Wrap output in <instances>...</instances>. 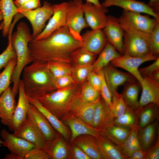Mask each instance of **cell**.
I'll return each mask as SVG.
<instances>
[{"label":"cell","mask_w":159,"mask_h":159,"mask_svg":"<svg viewBox=\"0 0 159 159\" xmlns=\"http://www.w3.org/2000/svg\"><path fill=\"white\" fill-rule=\"evenodd\" d=\"M82 41L73 36L67 26H64L55 31L46 39H32L28 46L34 60L68 63L71 61V53L82 47Z\"/></svg>","instance_id":"6da1fadb"},{"label":"cell","mask_w":159,"mask_h":159,"mask_svg":"<svg viewBox=\"0 0 159 159\" xmlns=\"http://www.w3.org/2000/svg\"><path fill=\"white\" fill-rule=\"evenodd\" d=\"M24 91L28 98L39 97L57 89L55 78L47 65V62L34 60L23 70L22 79Z\"/></svg>","instance_id":"7a4b0ae2"},{"label":"cell","mask_w":159,"mask_h":159,"mask_svg":"<svg viewBox=\"0 0 159 159\" xmlns=\"http://www.w3.org/2000/svg\"><path fill=\"white\" fill-rule=\"evenodd\" d=\"M32 39V34L27 24L24 21L19 23L16 31L11 34V44L16 58V64L11 79V82L13 83L11 89L15 97L19 93L20 77L23 69L34 61L28 46L29 42Z\"/></svg>","instance_id":"3957f363"},{"label":"cell","mask_w":159,"mask_h":159,"mask_svg":"<svg viewBox=\"0 0 159 159\" xmlns=\"http://www.w3.org/2000/svg\"><path fill=\"white\" fill-rule=\"evenodd\" d=\"M41 96L38 100L59 120L70 112L80 97V92L72 87L57 89Z\"/></svg>","instance_id":"277c9868"},{"label":"cell","mask_w":159,"mask_h":159,"mask_svg":"<svg viewBox=\"0 0 159 159\" xmlns=\"http://www.w3.org/2000/svg\"><path fill=\"white\" fill-rule=\"evenodd\" d=\"M119 22L124 31L135 30L150 34L159 22L155 18L140 13L123 10L118 18Z\"/></svg>","instance_id":"5b68a950"},{"label":"cell","mask_w":159,"mask_h":159,"mask_svg":"<svg viewBox=\"0 0 159 159\" xmlns=\"http://www.w3.org/2000/svg\"><path fill=\"white\" fill-rule=\"evenodd\" d=\"M150 34L130 30L124 31L123 54L135 57L149 54L148 42Z\"/></svg>","instance_id":"8992f818"},{"label":"cell","mask_w":159,"mask_h":159,"mask_svg":"<svg viewBox=\"0 0 159 159\" xmlns=\"http://www.w3.org/2000/svg\"><path fill=\"white\" fill-rule=\"evenodd\" d=\"M83 4L82 0H70L66 8V26L74 37L82 41L81 31L89 26L84 17Z\"/></svg>","instance_id":"52a82bcc"},{"label":"cell","mask_w":159,"mask_h":159,"mask_svg":"<svg viewBox=\"0 0 159 159\" xmlns=\"http://www.w3.org/2000/svg\"><path fill=\"white\" fill-rule=\"evenodd\" d=\"M19 13L26 17L30 22L33 29L32 36L34 39L43 30L46 22L52 17L53 11L51 4L44 1L42 6L33 10L21 11Z\"/></svg>","instance_id":"ba28073f"},{"label":"cell","mask_w":159,"mask_h":159,"mask_svg":"<svg viewBox=\"0 0 159 159\" xmlns=\"http://www.w3.org/2000/svg\"><path fill=\"white\" fill-rule=\"evenodd\" d=\"M12 134L32 143L36 148L45 149L47 141L28 112L26 119Z\"/></svg>","instance_id":"9c48e42d"},{"label":"cell","mask_w":159,"mask_h":159,"mask_svg":"<svg viewBox=\"0 0 159 159\" xmlns=\"http://www.w3.org/2000/svg\"><path fill=\"white\" fill-rule=\"evenodd\" d=\"M159 56L150 54L142 57H132L123 54L118 58L115 59L111 62L115 67L123 68L131 74L139 82L143 80V77L139 71V67L143 63L147 61L155 60Z\"/></svg>","instance_id":"30bf717a"},{"label":"cell","mask_w":159,"mask_h":159,"mask_svg":"<svg viewBox=\"0 0 159 159\" xmlns=\"http://www.w3.org/2000/svg\"><path fill=\"white\" fill-rule=\"evenodd\" d=\"M67 4V2H64L52 5L53 15L42 31L34 40H39L46 39L57 29L66 26Z\"/></svg>","instance_id":"8fae6325"},{"label":"cell","mask_w":159,"mask_h":159,"mask_svg":"<svg viewBox=\"0 0 159 159\" xmlns=\"http://www.w3.org/2000/svg\"><path fill=\"white\" fill-rule=\"evenodd\" d=\"M103 29L108 42L122 55H123L124 31L118 18L107 16V23Z\"/></svg>","instance_id":"7c38bea8"},{"label":"cell","mask_w":159,"mask_h":159,"mask_svg":"<svg viewBox=\"0 0 159 159\" xmlns=\"http://www.w3.org/2000/svg\"><path fill=\"white\" fill-rule=\"evenodd\" d=\"M85 20L92 29H103L107 19L106 14L108 10L106 8L99 7L88 1L83 4Z\"/></svg>","instance_id":"4fadbf2b"},{"label":"cell","mask_w":159,"mask_h":159,"mask_svg":"<svg viewBox=\"0 0 159 159\" xmlns=\"http://www.w3.org/2000/svg\"><path fill=\"white\" fill-rule=\"evenodd\" d=\"M61 120L70 130L71 137L69 143L77 137L82 135H90L96 138L101 135L99 129L88 125L71 112L64 116Z\"/></svg>","instance_id":"5bb4252c"},{"label":"cell","mask_w":159,"mask_h":159,"mask_svg":"<svg viewBox=\"0 0 159 159\" xmlns=\"http://www.w3.org/2000/svg\"><path fill=\"white\" fill-rule=\"evenodd\" d=\"M0 135L3 140V146L7 147L11 153L23 159L31 149L35 147L33 144L10 133L4 128L1 131Z\"/></svg>","instance_id":"9a60e30c"},{"label":"cell","mask_w":159,"mask_h":159,"mask_svg":"<svg viewBox=\"0 0 159 159\" xmlns=\"http://www.w3.org/2000/svg\"><path fill=\"white\" fill-rule=\"evenodd\" d=\"M81 37L82 47L96 54L101 52L108 42L102 29L87 31Z\"/></svg>","instance_id":"2e32d148"},{"label":"cell","mask_w":159,"mask_h":159,"mask_svg":"<svg viewBox=\"0 0 159 159\" xmlns=\"http://www.w3.org/2000/svg\"><path fill=\"white\" fill-rule=\"evenodd\" d=\"M18 93L17 104L12 120L7 126L9 130L13 132L18 128L26 118L30 104L24 91L22 80L20 79L19 81Z\"/></svg>","instance_id":"e0dca14e"},{"label":"cell","mask_w":159,"mask_h":159,"mask_svg":"<svg viewBox=\"0 0 159 159\" xmlns=\"http://www.w3.org/2000/svg\"><path fill=\"white\" fill-rule=\"evenodd\" d=\"M101 5L106 8L116 6L122 8L126 11L146 13L159 21V14L156 13L148 4L143 2L135 0H104Z\"/></svg>","instance_id":"ac0fdd59"},{"label":"cell","mask_w":159,"mask_h":159,"mask_svg":"<svg viewBox=\"0 0 159 159\" xmlns=\"http://www.w3.org/2000/svg\"><path fill=\"white\" fill-rule=\"evenodd\" d=\"M102 69L105 80L112 94L117 91L119 86L136 80L129 73L119 70L112 64H109Z\"/></svg>","instance_id":"d6986e66"},{"label":"cell","mask_w":159,"mask_h":159,"mask_svg":"<svg viewBox=\"0 0 159 159\" xmlns=\"http://www.w3.org/2000/svg\"><path fill=\"white\" fill-rule=\"evenodd\" d=\"M131 129L119 125L113 121L99 129L101 136L120 147L130 134Z\"/></svg>","instance_id":"ffe728a7"},{"label":"cell","mask_w":159,"mask_h":159,"mask_svg":"<svg viewBox=\"0 0 159 159\" xmlns=\"http://www.w3.org/2000/svg\"><path fill=\"white\" fill-rule=\"evenodd\" d=\"M140 82L142 92L139 101V107L152 103L159 105V82L149 76L143 77Z\"/></svg>","instance_id":"44dd1931"},{"label":"cell","mask_w":159,"mask_h":159,"mask_svg":"<svg viewBox=\"0 0 159 159\" xmlns=\"http://www.w3.org/2000/svg\"><path fill=\"white\" fill-rule=\"evenodd\" d=\"M44 150L49 159H69V143L57 132L52 140L47 142Z\"/></svg>","instance_id":"7402d4cb"},{"label":"cell","mask_w":159,"mask_h":159,"mask_svg":"<svg viewBox=\"0 0 159 159\" xmlns=\"http://www.w3.org/2000/svg\"><path fill=\"white\" fill-rule=\"evenodd\" d=\"M15 97L9 87L0 95V115L1 122L7 126L12 118L16 103Z\"/></svg>","instance_id":"603a6c76"},{"label":"cell","mask_w":159,"mask_h":159,"mask_svg":"<svg viewBox=\"0 0 159 159\" xmlns=\"http://www.w3.org/2000/svg\"><path fill=\"white\" fill-rule=\"evenodd\" d=\"M28 99L29 102L46 117L54 130L69 143L71 137V132L69 128L43 106L38 100L29 98Z\"/></svg>","instance_id":"cb8c5ba5"},{"label":"cell","mask_w":159,"mask_h":159,"mask_svg":"<svg viewBox=\"0 0 159 159\" xmlns=\"http://www.w3.org/2000/svg\"><path fill=\"white\" fill-rule=\"evenodd\" d=\"M28 112L31 115L47 142L52 140L57 132L46 117L32 104L30 103Z\"/></svg>","instance_id":"d4e9b609"},{"label":"cell","mask_w":159,"mask_h":159,"mask_svg":"<svg viewBox=\"0 0 159 159\" xmlns=\"http://www.w3.org/2000/svg\"><path fill=\"white\" fill-rule=\"evenodd\" d=\"M159 120L139 130L138 139L140 148L145 151L152 146L159 137Z\"/></svg>","instance_id":"484cf974"},{"label":"cell","mask_w":159,"mask_h":159,"mask_svg":"<svg viewBox=\"0 0 159 159\" xmlns=\"http://www.w3.org/2000/svg\"><path fill=\"white\" fill-rule=\"evenodd\" d=\"M114 118L110 109L101 97L95 109L92 127L100 129L113 122Z\"/></svg>","instance_id":"4316f807"},{"label":"cell","mask_w":159,"mask_h":159,"mask_svg":"<svg viewBox=\"0 0 159 159\" xmlns=\"http://www.w3.org/2000/svg\"><path fill=\"white\" fill-rule=\"evenodd\" d=\"M96 141L103 159H127L120 147L101 135L96 138Z\"/></svg>","instance_id":"83f0119b"},{"label":"cell","mask_w":159,"mask_h":159,"mask_svg":"<svg viewBox=\"0 0 159 159\" xmlns=\"http://www.w3.org/2000/svg\"><path fill=\"white\" fill-rule=\"evenodd\" d=\"M135 111L138 117L140 129L159 120V105L155 103H150L139 107Z\"/></svg>","instance_id":"f1b7e54d"},{"label":"cell","mask_w":159,"mask_h":159,"mask_svg":"<svg viewBox=\"0 0 159 159\" xmlns=\"http://www.w3.org/2000/svg\"><path fill=\"white\" fill-rule=\"evenodd\" d=\"M71 143L77 145L92 159H103L94 136L89 134L81 135L76 137Z\"/></svg>","instance_id":"f546056e"},{"label":"cell","mask_w":159,"mask_h":159,"mask_svg":"<svg viewBox=\"0 0 159 159\" xmlns=\"http://www.w3.org/2000/svg\"><path fill=\"white\" fill-rule=\"evenodd\" d=\"M100 99L93 102L85 103L80 101L79 98L74 105L70 112L88 125L92 127L95 109Z\"/></svg>","instance_id":"4dcf8cb0"},{"label":"cell","mask_w":159,"mask_h":159,"mask_svg":"<svg viewBox=\"0 0 159 159\" xmlns=\"http://www.w3.org/2000/svg\"><path fill=\"white\" fill-rule=\"evenodd\" d=\"M141 89L140 83L136 80L126 83L121 93L127 106L135 111L139 107L138 96Z\"/></svg>","instance_id":"1f68e13d"},{"label":"cell","mask_w":159,"mask_h":159,"mask_svg":"<svg viewBox=\"0 0 159 159\" xmlns=\"http://www.w3.org/2000/svg\"><path fill=\"white\" fill-rule=\"evenodd\" d=\"M93 64V71L97 73L113 60L122 55L108 42Z\"/></svg>","instance_id":"d6a6232c"},{"label":"cell","mask_w":159,"mask_h":159,"mask_svg":"<svg viewBox=\"0 0 159 159\" xmlns=\"http://www.w3.org/2000/svg\"><path fill=\"white\" fill-rule=\"evenodd\" d=\"M17 9L13 0H0V11L3 20L2 34L4 37L8 34L13 18L17 14Z\"/></svg>","instance_id":"836d02e7"},{"label":"cell","mask_w":159,"mask_h":159,"mask_svg":"<svg viewBox=\"0 0 159 159\" xmlns=\"http://www.w3.org/2000/svg\"><path fill=\"white\" fill-rule=\"evenodd\" d=\"M113 121L119 125L131 129L139 127L138 119L135 111L127 106L124 113L115 117Z\"/></svg>","instance_id":"e575fe53"},{"label":"cell","mask_w":159,"mask_h":159,"mask_svg":"<svg viewBox=\"0 0 159 159\" xmlns=\"http://www.w3.org/2000/svg\"><path fill=\"white\" fill-rule=\"evenodd\" d=\"M97 54L91 53L82 47L74 51L70 55L71 60H73L79 66L92 64Z\"/></svg>","instance_id":"d590c367"},{"label":"cell","mask_w":159,"mask_h":159,"mask_svg":"<svg viewBox=\"0 0 159 159\" xmlns=\"http://www.w3.org/2000/svg\"><path fill=\"white\" fill-rule=\"evenodd\" d=\"M16 63V58L10 60L4 70L0 72V95L9 86L11 76Z\"/></svg>","instance_id":"8d00e7d4"},{"label":"cell","mask_w":159,"mask_h":159,"mask_svg":"<svg viewBox=\"0 0 159 159\" xmlns=\"http://www.w3.org/2000/svg\"><path fill=\"white\" fill-rule=\"evenodd\" d=\"M122 94L117 91L112 92V105L110 109L115 117H118L125 112L127 107Z\"/></svg>","instance_id":"74e56055"},{"label":"cell","mask_w":159,"mask_h":159,"mask_svg":"<svg viewBox=\"0 0 159 159\" xmlns=\"http://www.w3.org/2000/svg\"><path fill=\"white\" fill-rule=\"evenodd\" d=\"M99 92L92 87L88 83L82 87L80 92L79 100L85 103H92L101 97Z\"/></svg>","instance_id":"f35d334b"},{"label":"cell","mask_w":159,"mask_h":159,"mask_svg":"<svg viewBox=\"0 0 159 159\" xmlns=\"http://www.w3.org/2000/svg\"><path fill=\"white\" fill-rule=\"evenodd\" d=\"M49 70L55 79L61 76L70 75L72 70L68 67L62 64V62L49 61L47 62Z\"/></svg>","instance_id":"ab89813d"},{"label":"cell","mask_w":159,"mask_h":159,"mask_svg":"<svg viewBox=\"0 0 159 159\" xmlns=\"http://www.w3.org/2000/svg\"><path fill=\"white\" fill-rule=\"evenodd\" d=\"M12 29H10L8 33V45L6 49L0 54V70L5 67L9 62L12 59L16 57L15 52L12 46L11 37Z\"/></svg>","instance_id":"60d3db41"},{"label":"cell","mask_w":159,"mask_h":159,"mask_svg":"<svg viewBox=\"0 0 159 159\" xmlns=\"http://www.w3.org/2000/svg\"><path fill=\"white\" fill-rule=\"evenodd\" d=\"M148 46L150 54L159 56V22L150 34Z\"/></svg>","instance_id":"b9f144b4"},{"label":"cell","mask_w":159,"mask_h":159,"mask_svg":"<svg viewBox=\"0 0 159 159\" xmlns=\"http://www.w3.org/2000/svg\"><path fill=\"white\" fill-rule=\"evenodd\" d=\"M97 73L100 75L102 81L101 87L100 92V94L102 98L110 109L112 105V94L105 80L102 69Z\"/></svg>","instance_id":"7bdbcfd3"},{"label":"cell","mask_w":159,"mask_h":159,"mask_svg":"<svg viewBox=\"0 0 159 159\" xmlns=\"http://www.w3.org/2000/svg\"><path fill=\"white\" fill-rule=\"evenodd\" d=\"M93 71V64L83 66H79L74 72V75L79 82L84 81L89 73Z\"/></svg>","instance_id":"ee69618b"},{"label":"cell","mask_w":159,"mask_h":159,"mask_svg":"<svg viewBox=\"0 0 159 159\" xmlns=\"http://www.w3.org/2000/svg\"><path fill=\"white\" fill-rule=\"evenodd\" d=\"M69 159H92L77 145L69 143Z\"/></svg>","instance_id":"f6af8a7d"},{"label":"cell","mask_w":159,"mask_h":159,"mask_svg":"<svg viewBox=\"0 0 159 159\" xmlns=\"http://www.w3.org/2000/svg\"><path fill=\"white\" fill-rule=\"evenodd\" d=\"M24 159H49V158L48 154L44 149L34 147L26 153Z\"/></svg>","instance_id":"bcb514c9"},{"label":"cell","mask_w":159,"mask_h":159,"mask_svg":"<svg viewBox=\"0 0 159 159\" xmlns=\"http://www.w3.org/2000/svg\"><path fill=\"white\" fill-rule=\"evenodd\" d=\"M88 83L93 88L100 92L102 85V81L99 74L92 71L88 75Z\"/></svg>","instance_id":"7dc6e473"},{"label":"cell","mask_w":159,"mask_h":159,"mask_svg":"<svg viewBox=\"0 0 159 159\" xmlns=\"http://www.w3.org/2000/svg\"><path fill=\"white\" fill-rule=\"evenodd\" d=\"M74 82L70 75H66L55 79V83L56 89H59L67 87Z\"/></svg>","instance_id":"c3c4849f"},{"label":"cell","mask_w":159,"mask_h":159,"mask_svg":"<svg viewBox=\"0 0 159 159\" xmlns=\"http://www.w3.org/2000/svg\"><path fill=\"white\" fill-rule=\"evenodd\" d=\"M139 127L131 129L129 135L120 147L122 152L133 144L138 140Z\"/></svg>","instance_id":"681fc988"},{"label":"cell","mask_w":159,"mask_h":159,"mask_svg":"<svg viewBox=\"0 0 159 159\" xmlns=\"http://www.w3.org/2000/svg\"><path fill=\"white\" fill-rule=\"evenodd\" d=\"M158 70H159V57L150 65L139 68V72L143 77L150 76L153 73Z\"/></svg>","instance_id":"f907efd6"},{"label":"cell","mask_w":159,"mask_h":159,"mask_svg":"<svg viewBox=\"0 0 159 159\" xmlns=\"http://www.w3.org/2000/svg\"><path fill=\"white\" fill-rule=\"evenodd\" d=\"M41 0H28L17 8V13L23 11L35 9L41 6Z\"/></svg>","instance_id":"816d5d0a"},{"label":"cell","mask_w":159,"mask_h":159,"mask_svg":"<svg viewBox=\"0 0 159 159\" xmlns=\"http://www.w3.org/2000/svg\"><path fill=\"white\" fill-rule=\"evenodd\" d=\"M145 152V159H159V137L155 143Z\"/></svg>","instance_id":"f5cc1de1"},{"label":"cell","mask_w":159,"mask_h":159,"mask_svg":"<svg viewBox=\"0 0 159 159\" xmlns=\"http://www.w3.org/2000/svg\"><path fill=\"white\" fill-rule=\"evenodd\" d=\"M140 145L138 140L129 147L123 151L127 159L135 150L140 148Z\"/></svg>","instance_id":"db71d44e"},{"label":"cell","mask_w":159,"mask_h":159,"mask_svg":"<svg viewBox=\"0 0 159 159\" xmlns=\"http://www.w3.org/2000/svg\"><path fill=\"white\" fill-rule=\"evenodd\" d=\"M145 152L140 148L135 151L128 159H145Z\"/></svg>","instance_id":"11a10c76"},{"label":"cell","mask_w":159,"mask_h":159,"mask_svg":"<svg viewBox=\"0 0 159 159\" xmlns=\"http://www.w3.org/2000/svg\"><path fill=\"white\" fill-rule=\"evenodd\" d=\"M148 4L156 13L159 14V0H149Z\"/></svg>","instance_id":"9f6ffc18"},{"label":"cell","mask_w":159,"mask_h":159,"mask_svg":"<svg viewBox=\"0 0 159 159\" xmlns=\"http://www.w3.org/2000/svg\"><path fill=\"white\" fill-rule=\"evenodd\" d=\"M4 159H23L22 158L11 153L6 155Z\"/></svg>","instance_id":"6f0895ef"},{"label":"cell","mask_w":159,"mask_h":159,"mask_svg":"<svg viewBox=\"0 0 159 159\" xmlns=\"http://www.w3.org/2000/svg\"><path fill=\"white\" fill-rule=\"evenodd\" d=\"M149 77L154 81L159 82V70L155 72Z\"/></svg>","instance_id":"680465c9"},{"label":"cell","mask_w":159,"mask_h":159,"mask_svg":"<svg viewBox=\"0 0 159 159\" xmlns=\"http://www.w3.org/2000/svg\"><path fill=\"white\" fill-rule=\"evenodd\" d=\"M28 0H14V2L15 5L17 8L23 3Z\"/></svg>","instance_id":"91938a15"},{"label":"cell","mask_w":159,"mask_h":159,"mask_svg":"<svg viewBox=\"0 0 159 159\" xmlns=\"http://www.w3.org/2000/svg\"><path fill=\"white\" fill-rule=\"evenodd\" d=\"M86 1L90 2L96 6H102L101 4H100L99 0H86Z\"/></svg>","instance_id":"94428289"},{"label":"cell","mask_w":159,"mask_h":159,"mask_svg":"<svg viewBox=\"0 0 159 159\" xmlns=\"http://www.w3.org/2000/svg\"><path fill=\"white\" fill-rule=\"evenodd\" d=\"M3 20L2 14L1 11H0V21Z\"/></svg>","instance_id":"6125c7cd"},{"label":"cell","mask_w":159,"mask_h":159,"mask_svg":"<svg viewBox=\"0 0 159 159\" xmlns=\"http://www.w3.org/2000/svg\"><path fill=\"white\" fill-rule=\"evenodd\" d=\"M3 141L0 138V147L3 146Z\"/></svg>","instance_id":"be15d7a7"},{"label":"cell","mask_w":159,"mask_h":159,"mask_svg":"<svg viewBox=\"0 0 159 159\" xmlns=\"http://www.w3.org/2000/svg\"><path fill=\"white\" fill-rule=\"evenodd\" d=\"M0 117H1V116H0Z\"/></svg>","instance_id":"e7e4bbea"}]
</instances>
